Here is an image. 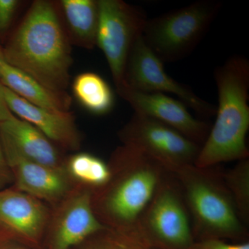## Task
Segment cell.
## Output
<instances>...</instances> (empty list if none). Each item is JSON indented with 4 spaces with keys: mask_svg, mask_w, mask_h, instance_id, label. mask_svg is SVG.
Wrapping results in <instances>:
<instances>
[{
    "mask_svg": "<svg viewBox=\"0 0 249 249\" xmlns=\"http://www.w3.org/2000/svg\"><path fill=\"white\" fill-rule=\"evenodd\" d=\"M119 135L124 145L137 149L173 174L194 165L201 147L173 127L136 112Z\"/></svg>",
    "mask_w": 249,
    "mask_h": 249,
    "instance_id": "8",
    "label": "cell"
},
{
    "mask_svg": "<svg viewBox=\"0 0 249 249\" xmlns=\"http://www.w3.org/2000/svg\"><path fill=\"white\" fill-rule=\"evenodd\" d=\"M109 165V182L93 191V211L109 230L132 231L164 179L165 171L148 156L126 145L116 149Z\"/></svg>",
    "mask_w": 249,
    "mask_h": 249,
    "instance_id": "2",
    "label": "cell"
},
{
    "mask_svg": "<svg viewBox=\"0 0 249 249\" xmlns=\"http://www.w3.org/2000/svg\"><path fill=\"white\" fill-rule=\"evenodd\" d=\"M60 19L53 3L34 1L3 52L11 66L49 89L66 92L72 58Z\"/></svg>",
    "mask_w": 249,
    "mask_h": 249,
    "instance_id": "1",
    "label": "cell"
},
{
    "mask_svg": "<svg viewBox=\"0 0 249 249\" xmlns=\"http://www.w3.org/2000/svg\"><path fill=\"white\" fill-rule=\"evenodd\" d=\"M88 249H106V240L105 241L104 244L102 246H98V247H91Z\"/></svg>",
    "mask_w": 249,
    "mask_h": 249,
    "instance_id": "26",
    "label": "cell"
},
{
    "mask_svg": "<svg viewBox=\"0 0 249 249\" xmlns=\"http://www.w3.org/2000/svg\"><path fill=\"white\" fill-rule=\"evenodd\" d=\"M222 6L219 0H199L148 19L142 39L163 64L179 61L199 45Z\"/></svg>",
    "mask_w": 249,
    "mask_h": 249,
    "instance_id": "5",
    "label": "cell"
},
{
    "mask_svg": "<svg viewBox=\"0 0 249 249\" xmlns=\"http://www.w3.org/2000/svg\"><path fill=\"white\" fill-rule=\"evenodd\" d=\"M73 91L78 102L93 114H107L114 106V96L110 87L97 73L85 72L77 76Z\"/></svg>",
    "mask_w": 249,
    "mask_h": 249,
    "instance_id": "18",
    "label": "cell"
},
{
    "mask_svg": "<svg viewBox=\"0 0 249 249\" xmlns=\"http://www.w3.org/2000/svg\"><path fill=\"white\" fill-rule=\"evenodd\" d=\"M18 5L17 0H0V31H5L9 27Z\"/></svg>",
    "mask_w": 249,
    "mask_h": 249,
    "instance_id": "23",
    "label": "cell"
},
{
    "mask_svg": "<svg viewBox=\"0 0 249 249\" xmlns=\"http://www.w3.org/2000/svg\"><path fill=\"white\" fill-rule=\"evenodd\" d=\"M60 4L73 37L85 48H93L98 26L97 1L62 0Z\"/></svg>",
    "mask_w": 249,
    "mask_h": 249,
    "instance_id": "17",
    "label": "cell"
},
{
    "mask_svg": "<svg viewBox=\"0 0 249 249\" xmlns=\"http://www.w3.org/2000/svg\"><path fill=\"white\" fill-rule=\"evenodd\" d=\"M0 140L28 160L53 168H62L65 160L56 145L34 125L15 115L0 123Z\"/></svg>",
    "mask_w": 249,
    "mask_h": 249,
    "instance_id": "15",
    "label": "cell"
},
{
    "mask_svg": "<svg viewBox=\"0 0 249 249\" xmlns=\"http://www.w3.org/2000/svg\"><path fill=\"white\" fill-rule=\"evenodd\" d=\"M0 83L34 106L51 110L70 111L71 98L66 92L45 88L32 77L3 60L0 67Z\"/></svg>",
    "mask_w": 249,
    "mask_h": 249,
    "instance_id": "16",
    "label": "cell"
},
{
    "mask_svg": "<svg viewBox=\"0 0 249 249\" xmlns=\"http://www.w3.org/2000/svg\"><path fill=\"white\" fill-rule=\"evenodd\" d=\"M224 184L235 203L241 221L248 224L249 220V160H238L233 168L224 176Z\"/></svg>",
    "mask_w": 249,
    "mask_h": 249,
    "instance_id": "20",
    "label": "cell"
},
{
    "mask_svg": "<svg viewBox=\"0 0 249 249\" xmlns=\"http://www.w3.org/2000/svg\"><path fill=\"white\" fill-rule=\"evenodd\" d=\"M15 188L51 205L60 204L77 185L65 168H53L25 158L8 144L1 142Z\"/></svg>",
    "mask_w": 249,
    "mask_h": 249,
    "instance_id": "11",
    "label": "cell"
},
{
    "mask_svg": "<svg viewBox=\"0 0 249 249\" xmlns=\"http://www.w3.org/2000/svg\"><path fill=\"white\" fill-rule=\"evenodd\" d=\"M194 222L193 232L206 238L242 239L246 230L230 193L208 168L188 165L175 174Z\"/></svg>",
    "mask_w": 249,
    "mask_h": 249,
    "instance_id": "4",
    "label": "cell"
},
{
    "mask_svg": "<svg viewBox=\"0 0 249 249\" xmlns=\"http://www.w3.org/2000/svg\"><path fill=\"white\" fill-rule=\"evenodd\" d=\"M92 190L78 186L53 208L47 231L51 249H70L91 236L109 230L96 217Z\"/></svg>",
    "mask_w": 249,
    "mask_h": 249,
    "instance_id": "10",
    "label": "cell"
},
{
    "mask_svg": "<svg viewBox=\"0 0 249 249\" xmlns=\"http://www.w3.org/2000/svg\"><path fill=\"white\" fill-rule=\"evenodd\" d=\"M13 181V176L0 140V188Z\"/></svg>",
    "mask_w": 249,
    "mask_h": 249,
    "instance_id": "24",
    "label": "cell"
},
{
    "mask_svg": "<svg viewBox=\"0 0 249 249\" xmlns=\"http://www.w3.org/2000/svg\"><path fill=\"white\" fill-rule=\"evenodd\" d=\"M128 232L147 248L190 249L196 242L182 198L165 178Z\"/></svg>",
    "mask_w": 249,
    "mask_h": 249,
    "instance_id": "6",
    "label": "cell"
},
{
    "mask_svg": "<svg viewBox=\"0 0 249 249\" xmlns=\"http://www.w3.org/2000/svg\"><path fill=\"white\" fill-rule=\"evenodd\" d=\"M52 210L48 204L17 188L0 191V230L36 244L45 233Z\"/></svg>",
    "mask_w": 249,
    "mask_h": 249,
    "instance_id": "13",
    "label": "cell"
},
{
    "mask_svg": "<svg viewBox=\"0 0 249 249\" xmlns=\"http://www.w3.org/2000/svg\"><path fill=\"white\" fill-rule=\"evenodd\" d=\"M4 249H27L20 248V247H8V248H5Z\"/></svg>",
    "mask_w": 249,
    "mask_h": 249,
    "instance_id": "28",
    "label": "cell"
},
{
    "mask_svg": "<svg viewBox=\"0 0 249 249\" xmlns=\"http://www.w3.org/2000/svg\"><path fill=\"white\" fill-rule=\"evenodd\" d=\"M134 112L148 116L176 129L191 141L202 145L211 125L196 119L179 100L160 93H145L124 88L119 91Z\"/></svg>",
    "mask_w": 249,
    "mask_h": 249,
    "instance_id": "12",
    "label": "cell"
},
{
    "mask_svg": "<svg viewBox=\"0 0 249 249\" xmlns=\"http://www.w3.org/2000/svg\"><path fill=\"white\" fill-rule=\"evenodd\" d=\"M14 116L13 113L10 111L7 105L5 102L1 89H0V123L8 120Z\"/></svg>",
    "mask_w": 249,
    "mask_h": 249,
    "instance_id": "25",
    "label": "cell"
},
{
    "mask_svg": "<svg viewBox=\"0 0 249 249\" xmlns=\"http://www.w3.org/2000/svg\"><path fill=\"white\" fill-rule=\"evenodd\" d=\"M0 89L10 111L18 118L38 129L57 146L76 151L81 144V137L70 111L45 109L31 104L0 83Z\"/></svg>",
    "mask_w": 249,
    "mask_h": 249,
    "instance_id": "14",
    "label": "cell"
},
{
    "mask_svg": "<svg viewBox=\"0 0 249 249\" xmlns=\"http://www.w3.org/2000/svg\"><path fill=\"white\" fill-rule=\"evenodd\" d=\"M218 106L216 119L195 162L212 168L224 162L249 158V62L236 55L214 70Z\"/></svg>",
    "mask_w": 249,
    "mask_h": 249,
    "instance_id": "3",
    "label": "cell"
},
{
    "mask_svg": "<svg viewBox=\"0 0 249 249\" xmlns=\"http://www.w3.org/2000/svg\"><path fill=\"white\" fill-rule=\"evenodd\" d=\"M4 52H3V51L1 50V49H0V67H1V62L3 61V60H4Z\"/></svg>",
    "mask_w": 249,
    "mask_h": 249,
    "instance_id": "27",
    "label": "cell"
},
{
    "mask_svg": "<svg viewBox=\"0 0 249 249\" xmlns=\"http://www.w3.org/2000/svg\"><path fill=\"white\" fill-rule=\"evenodd\" d=\"M190 249H249V243L230 244L222 239L206 238L195 242Z\"/></svg>",
    "mask_w": 249,
    "mask_h": 249,
    "instance_id": "22",
    "label": "cell"
},
{
    "mask_svg": "<svg viewBox=\"0 0 249 249\" xmlns=\"http://www.w3.org/2000/svg\"><path fill=\"white\" fill-rule=\"evenodd\" d=\"M110 235L106 239V249H146L136 237L129 233L109 230Z\"/></svg>",
    "mask_w": 249,
    "mask_h": 249,
    "instance_id": "21",
    "label": "cell"
},
{
    "mask_svg": "<svg viewBox=\"0 0 249 249\" xmlns=\"http://www.w3.org/2000/svg\"><path fill=\"white\" fill-rule=\"evenodd\" d=\"M146 249H153V248H147Z\"/></svg>",
    "mask_w": 249,
    "mask_h": 249,
    "instance_id": "29",
    "label": "cell"
},
{
    "mask_svg": "<svg viewBox=\"0 0 249 249\" xmlns=\"http://www.w3.org/2000/svg\"><path fill=\"white\" fill-rule=\"evenodd\" d=\"M64 168L76 185L92 191L106 186L111 176L109 164L88 152H78L66 159Z\"/></svg>",
    "mask_w": 249,
    "mask_h": 249,
    "instance_id": "19",
    "label": "cell"
},
{
    "mask_svg": "<svg viewBox=\"0 0 249 249\" xmlns=\"http://www.w3.org/2000/svg\"><path fill=\"white\" fill-rule=\"evenodd\" d=\"M96 45L104 53L118 92L124 89L129 54L148 18L141 8L121 0H98Z\"/></svg>",
    "mask_w": 249,
    "mask_h": 249,
    "instance_id": "7",
    "label": "cell"
},
{
    "mask_svg": "<svg viewBox=\"0 0 249 249\" xmlns=\"http://www.w3.org/2000/svg\"><path fill=\"white\" fill-rule=\"evenodd\" d=\"M163 65L142 36L134 44L127 60L124 88L142 92L170 93L203 117L215 115L214 105L198 96L189 87L174 80L165 72Z\"/></svg>",
    "mask_w": 249,
    "mask_h": 249,
    "instance_id": "9",
    "label": "cell"
}]
</instances>
